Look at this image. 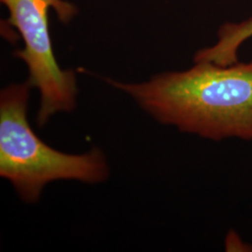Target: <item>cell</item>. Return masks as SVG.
<instances>
[{
	"label": "cell",
	"mask_w": 252,
	"mask_h": 252,
	"mask_svg": "<svg viewBox=\"0 0 252 252\" xmlns=\"http://www.w3.org/2000/svg\"><path fill=\"white\" fill-rule=\"evenodd\" d=\"M28 81L11 84L0 95V176L13 185L27 203H36L46 184L60 180L98 183L107 179L108 164L94 149L67 154L43 142L27 120Z\"/></svg>",
	"instance_id": "7a4b0ae2"
},
{
	"label": "cell",
	"mask_w": 252,
	"mask_h": 252,
	"mask_svg": "<svg viewBox=\"0 0 252 252\" xmlns=\"http://www.w3.org/2000/svg\"><path fill=\"white\" fill-rule=\"evenodd\" d=\"M9 10L8 23L18 30L25 47L15 55L28 68V82L40 94L36 116L39 127L61 111H71L76 105L78 88L72 70H63L54 56L49 29V10L67 24L78 13L72 3L65 0H0Z\"/></svg>",
	"instance_id": "3957f363"
},
{
	"label": "cell",
	"mask_w": 252,
	"mask_h": 252,
	"mask_svg": "<svg viewBox=\"0 0 252 252\" xmlns=\"http://www.w3.org/2000/svg\"><path fill=\"white\" fill-rule=\"evenodd\" d=\"M252 36V17L240 24H226L219 31L215 45L200 50L194 56V62H210L220 65H229L238 62V49Z\"/></svg>",
	"instance_id": "277c9868"
},
{
	"label": "cell",
	"mask_w": 252,
	"mask_h": 252,
	"mask_svg": "<svg viewBox=\"0 0 252 252\" xmlns=\"http://www.w3.org/2000/svg\"><path fill=\"white\" fill-rule=\"evenodd\" d=\"M105 81L162 124L212 140H252V60L229 65L196 62L188 70L141 83Z\"/></svg>",
	"instance_id": "6da1fadb"
}]
</instances>
